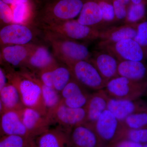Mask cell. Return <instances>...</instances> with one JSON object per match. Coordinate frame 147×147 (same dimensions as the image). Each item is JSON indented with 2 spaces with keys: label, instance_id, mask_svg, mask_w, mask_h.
Wrapping results in <instances>:
<instances>
[{
  "label": "cell",
  "instance_id": "6da1fadb",
  "mask_svg": "<svg viewBox=\"0 0 147 147\" xmlns=\"http://www.w3.org/2000/svg\"><path fill=\"white\" fill-rule=\"evenodd\" d=\"M43 32L44 39L52 48L54 57L61 63L69 67L77 62L89 60L91 57L92 53L85 45Z\"/></svg>",
  "mask_w": 147,
  "mask_h": 147
},
{
  "label": "cell",
  "instance_id": "7a4b0ae2",
  "mask_svg": "<svg viewBox=\"0 0 147 147\" xmlns=\"http://www.w3.org/2000/svg\"><path fill=\"white\" fill-rule=\"evenodd\" d=\"M13 85L16 86L24 107L33 108L47 116L39 80L32 72L22 71L16 74Z\"/></svg>",
  "mask_w": 147,
  "mask_h": 147
},
{
  "label": "cell",
  "instance_id": "3957f363",
  "mask_svg": "<svg viewBox=\"0 0 147 147\" xmlns=\"http://www.w3.org/2000/svg\"><path fill=\"white\" fill-rule=\"evenodd\" d=\"M43 32L50 33L64 39L74 40L97 39L99 30L82 25L77 20L40 24Z\"/></svg>",
  "mask_w": 147,
  "mask_h": 147
},
{
  "label": "cell",
  "instance_id": "277c9868",
  "mask_svg": "<svg viewBox=\"0 0 147 147\" xmlns=\"http://www.w3.org/2000/svg\"><path fill=\"white\" fill-rule=\"evenodd\" d=\"M85 1L50 0L41 10L40 24L72 20L79 16Z\"/></svg>",
  "mask_w": 147,
  "mask_h": 147
},
{
  "label": "cell",
  "instance_id": "5b68a950",
  "mask_svg": "<svg viewBox=\"0 0 147 147\" xmlns=\"http://www.w3.org/2000/svg\"><path fill=\"white\" fill-rule=\"evenodd\" d=\"M104 89L111 98L137 100L146 91L147 80L137 82L118 76L107 82Z\"/></svg>",
  "mask_w": 147,
  "mask_h": 147
},
{
  "label": "cell",
  "instance_id": "8992f818",
  "mask_svg": "<svg viewBox=\"0 0 147 147\" xmlns=\"http://www.w3.org/2000/svg\"><path fill=\"white\" fill-rule=\"evenodd\" d=\"M93 129L106 146L113 145L123 139L126 131L122 122L108 109L100 115Z\"/></svg>",
  "mask_w": 147,
  "mask_h": 147
},
{
  "label": "cell",
  "instance_id": "52a82bcc",
  "mask_svg": "<svg viewBox=\"0 0 147 147\" xmlns=\"http://www.w3.org/2000/svg\"><path fill=\"white\" fill-rule=\"evenodd\" d=\"M69 67L73 78L87 89L96 91L105 88L106 82L90 60L79 61Z\"/></svg>",
  "mask_w": 147,
  "mask_h": 147
},
{
  "label": "cell",
  "instance_id": "ba28073f",
  "mask_svg": "<svg viewBox=\"0 0 147 147\" xmlns=\"http://www.w3.org/2000/svg\"><path fill=\"white\" fill-rule=\"evenodd\" d=\"M50 123L72 130L75 127L84 124L87 118L86 108H71L61 102L55 109L47 115Z\"/></svg>",
  "mask_w": 147,
  "mask_h": 147
},
{
  "label": "cell",
  "instance_id": "9c48e42d",
  "mask_svg": "<svg viewBox=\"0 0 147 147\" xmlns=\"http://www.w3.org/2000/svg\"><path fill=\"white\" fill-rule=\"evenodd\" d=\"M114 56L119 61H143L146 50L132 38L122 40L119 42L99 47Z\"/></svg>",
  "mask_w": 147,
  "mask_h": 147
},
{
  "label": "cell",
  "instance_id": "30bf717a",
  "mask_svg": "<svg viewBox=\"0 0 147 147\" xmlns=\"http://www.w3.org/2000/svg\"><path fill=\"white\" fill-rule=\"evenodd\" d=\"M32 26L15 23L8 24L0 30V41L9 45L32 43L37 33Z\"/></svg>",
  "mask_w": 147,
  "mask_h": 147
},
{
  "label": "cell",
  "instance_id": "8fae6325",
  "mask_svg": "<svg viewBox=\"0 0 147 147\" xmlns=\"http://www.w3.org/2000/svg\"><path fill=\"white\" fill-rule=\"evenodd\" d=\"M71 130L57 126L37 136L32 147H70Z\"/></svg>",
  "mask_w": 147,
  "mask_h": 147
},
{
  "label": "cell",
  "instance_id": "7c38bea8",
  "mask_svg": "<svg viewBox=\"0 0 147 147\" xmlns=\"http://www.w3.org/2000/svg\"><path fill=\"white\" fill-rule=\"evenodd\" d=\"M137 25L124 24L121 26H109L99 30L98 39L100 41L98 47L127 38L134 39L137 35Z\"/></svg>",
  "mask_w": 147,
  "mask_h": 147
},
{
  "label": "cell",
  "instance_id": "4fadbf2b",
  "mask_svg": "<svg viewBox=\"0 0 147 147\" xmlns=\"http://www.w3.org/2000/svg\"><path fill=\"white\" fill-rule=\"evenodd\" d=\"M107 109L122 122L128 116L147 110V103L143 100L115 99L109 98Z\"/></svg>",
  "mask_w": 147,
  "mask_h": 147
},
{
  "label": "cell",
  "instance_id": "5bb4252c",
  "mask_svg": "<svg viewBox=\"0 0 147 147\" xmlns=\"http://www.w3.org/2000/svg\"><path fill=\"white\" fill-rule=\"evenodd\" d=\"M90 61L97 69L106 83L118 76L117 69L119 61L108 52L102 50L94 52L92 54Z\"/></svg>",
  "mask_w": 147,
  "mask_h": 147
},
{
  "label": "cell",
  "instance_id": "9a60e30c",
  "mask_svg": "<svg viewBox=\"0 0 147 147\" xmlns=\"http://www.w3.org/2000/svg\"><path fill=\"white\" fill-rule=\"evenodd\" d=\"M22 121L33 138L49 128L50 121L47 116L33 108L24 107L20 110Z\"/></svg>",
  "mask_w": 147,
  "mask_h": 147
},
{
  "label": "cell",
  "instance_id": "2e32d148",
  "mask_svg": "<svg viewBox=\"0 0 147 147\" xmlns=\"http://www.w3.org/2000/svg\"><path fill=\"white\" fill-rule=\"evenodd\" d=\"M109 96L103 89L91 94L86 107L87 118L85 125L93 129L96 122L101 114L107 109Z\"/></svg>",
  "mask_w": 147,
  "mask_h": 147
},
{
  "label": "cell",
  "instance_id": "e0dca14e",
  "mask_svg": "<svg viewBox=\"0 0 147 147\" xmlns=\"http://www.w3.org/2000/svg\"><path fill=\"white\" fill-rule=\"evenodd\" d=\"M58 63L59 61L46 46L36 45L24 65L38 73L54 68Z\"/></svg>",
  "mask_w": 147,
  "mask_h": 147
},
{
  "label": "cell",
  "instance_id": "ac0fdd59",
  "mask_svg": "<svg viewBox=\"0 0 147 147\" xmlns=\"http://www.w3.org/2000/svg\"><path fill=\"white\" fill-rule=\"evenodd\" d=\"M70 147H105L94 130L84 124L72 129Z\"/></svg>",
  "mask_w": 147,
  "mask_h": 147
},
{
  "label": "cell",
  "instance_id": "d6986e66",
  "mask_svg": "<svg viewBox=\"0 0 147 147\" xmlns=\"http://www.w3.org/2000/svg\"><path fill=\"white\" fill-rule=\"evenodd\" d=\"M77 21L82 25L97 30L104 28L102 11L95 0L85 1Z\"/></svg>",
  "mask_w": 147,
  "mask_h": 147
},
{
  "label": "cell",
  "instance_id": "ffe728a7",
  "mask_svg": "<svg viewBox=\"0 0 147 147\" xmlns=\"http://www.w3.org/2000/svg\"><path fill=\"white\" fill-rule=\"evenodd\" d=\"M1 125L3 131L8 135H18L34 139L22 121L20 110H7L2 117Z\"/></svg>",
  "mask_w": 147,
  "mask_h": 147
},
{
  "label": "cell",
  "instance_id": "44dd1931",
  "mask_svg": "<svg viewBox=\"0 0 147 147\" xmlns=\"http://www.w3.org/2000/svg\"><path fill=\"white\" fill-rule=\"evenodd\" d=\"M36 45L30 43L8 45L3 49V56L5 60L12 65H24Z\"/></svg>",
  "mask_w": 147,
  "mask_h": 147
},
{
  "label": "cell",
  "instance_id": "7402d4cb",
  "mask_svg": "<svg viewBox=\"0 0 147 147\" xmlns=\"http://www.w3.org/2000/svg\"><path fill=\"white\" fill-rule=\"evenodd\" d=\"M118 76L142 82L147 80V67L143 61H122L118 66Z\"/></svg>",
  "mask_w": 147,
  "mask_h": 147
},
{
  "label": "cell",
  "instance_id": "603a6c76",
  "mask_svg": "<svg viewBox=\"0 0 147 147\" xmlns=\"http://www.w3.org/2000/svg\"><path fill=\"white\" fill-rule=\"evenodd\" d=\"M0 98L3 106L7 110H20L24 107L18 90L13 84L6 85L1 90Z\"/></svg>",
  "mask_w": 147,
  "mask_h": 147
},
{
  "label": "cell",
  "instance_id": "cb8c5ba5",
  "mask_svg": "<svg viewBox=\"0 0 147 147\" xmlns=\"http://www.w3.org/2000/svg\"><path fill=\"white\" fill-rule=\"evenodd\" d=\"M13 6V23L32 25L34 15L32 2L20 3Z\"/></svg>",
  "mask_w": 147,
  "mask_h": 147
},
{
  "label": "cell",
  "instance_id": "d4e9b609",
  "mask_svg": "<svg viewBox=\"0 0 147 147\" xmlns=\"http://www.w3.org/2000/svg\"><path fill=\"white\" fill-rule=\"evenodd\" d=\"M53 88L60 93L67 84L73 79L70 68L67 66L58 63L53 69Z\"/></svg>",
  "mask_w": 147,
  "mask_h": 147
},
{
  "label": "cell",
  "instance_id": "484cf974",
  "mask_svg": "<svg viewBox=\"0 0 147 147\" xmlns=\"http://www.w3.org/2000/svg\"><path fill=\"white\" fill-rule=\"evenodd\" d=\"M39 82L42 91L43 102L48 114L55 109L61 102L60 93L54 88L45 86L39 80Z\"/></svg>",
  "mask_w": 147,
  "mask_h": 147
},
{
  "label": "cell",
  "instance_id": "4316f807",
  "mask_svg": "<svg viewBox=\"0 0 147 147\" xmlns=\"http://www.w3.org/2000/svg\"><path fill=\"white\" fill-rule=\"evenodd\" d=\"M146 8L145 3L139 4L131 3L127 8V14L124 24L137 25L142 23L146 16Z\"/></svg>",
  "mask_w": 147,
  "mask_h": 147
},
{
  "label": "cell",
  "instance_id": "83f0119b",
  "mask_svg": "<svg viewBox=\"0 0 147 147\" xmlns=\"http://www.w3.org/2000/svg\"><path fill=\"white\" fill-rule=\"evenodd\" d=\"M122 122L126 129L147 128V110L132 114Z\"/></svg>",
  "mask_w": 147,
  "mask_h": 147
},
{
  "label": "cell",
  "instance_id": "f1b7e54d",
  "mask_svg": "<svg viewBox=\"0 0 147 147\" xmlns=\"http://www.w3.org/2000/svg\"><path fill=\"white\" fill-rule=\"evenodd\" d=\"M34 139L9 135L0 141V147H32Z\"/></svg>",
  "mask_w": 147,
  "mask_h": 147
},
{
  "label": "cell",
  "instance_id": "f546056e",
  "mask_svg": "<svg viewBox=\"0 0 147 147\" xmlns=\"http://www.w3.org/2000/svg\"><path fill=\"white\" fill-rule=\"evenodd\" d=\"M100 7L102 15L104 28L115 23V17L113 4L110 0H95Z\"/></svg>",
  "mask_w": 147,
  "mask_h": 147
},
{
  "label": "cell",
  "instance_id": "4dcf8cb0",
  "mask_svg": "<svg viewBox=\"0 0 147 147\" xmlns=\"http://www.w3.org/2000/svg\"><path fill=\"white\" fill-rule=\"evenodd\" d=\"M88 89L73 78L61 92L62 100L88 92Z\"/></svg>",
  "mask_w": 147,
  "mask_h": 147
},
{
  "label": "cell",
  "instance_id": "1f68e13d",
  "mask_svg": "<svg viewBox=\"0 0 147 147\" xmlns=\"http://www.w3.org/2000/svg\"><path fill=\"white\" fill-rule=\"evenodd\" d=\"M91 94L88 92L83 93L73 97L62 100L64 105L71 108H84L86 106Z\"/></svg>",
  "mask_w": 147,
  "mask_h": 147
},
{
  "label": "cell",
  "instance_id": "d6a6232c",
  "mask_svg": "<svg viewBox=\"0 0 147 147\" xmlns=\"http://www.w3.org/2000/svg\"><path fill=\"white\" fill-rule=\"evenodd\" d=\"M123 139L140 144H147V128L126 129Z\"/></svg>",
  "mask_w": 147,
  "mask_h": 147
},
{
  "label": "cell",
  "instance_id": "836d02e7",
  "mask_svg": "<svg viewBox=\"0 0 147 147\" xmlns=\"http://www.w3.org/2000/svg\"><path fill=\"white\" fill-rule=\"evenodd\" d=\"M137 33L134 40L145 50L147 48V21H143L137 24Z\"/></svg>",
  "mask_w": 147,
  "mask_h": 147
},
{
  "label": "cell",
  "instance_id": "e575fe53",
  "mask_svg": "<svg viewBox=\"0 0 147 147\" xmlns=\"http://www.w3.org/2000/svg\"><path fill=\"white\" fill-rule=\"evenodd\" d=\"M0 21L5 24L13 22L12 9L2 0H0Z\"/></svg>",
  "mask_w": 147,
  "mask_h": 147
},
{
  "label": "cell",
  "instance_id": "d590c367",
  "mask_svg": "<svg viewBox=\"0 0 147 147\" xmlns=\"http://www.w3.org/2000/svg\"><path fill=\"white\" fill-rule=\"evenodd\" d=\"M112 2L115 11V22L124 21L127 14V7L123 4L115 0H110Z\"/></svg>",
  "mask_w": 147,
  "mask_h": 147
},
{
  "label": "cell",
  "instance_id": "8d00e7d4",
  "mask_svg": "<svg viewBox=\"0 0 147 147\" xmlns=\"http://www.w3.org/2000/svg\"><path fill=\"white\" fill-rule=\"evenodd\" d=\"M53 68L44 69L38 72V78L40 82L47 86L53 88Z\"/></svg>",
  "mask_w": 147,
  "mask_h": 147
},
{
  "label": "cell",
  "instance_id": "74e56055",
  "mask_svg": "<svg viewBox=\"0 0 147 147\" xmlns=\"http://www.w3.org/2000/svg\"><path fill=\"white\" fill-rule=\"evenodd\" d=\"M142 144L132 142L128 139H123L110 145V147H143Z\"/></svg>",
  "mask_w": 147,
  "mask_h": 147
},
{
  "label": "cell",
  "instance_id": "f35d334b",
  "mask_svg": "<svg viewBox=\"0 0 147 147\" xmlns=\"http://www.w3.org/2000/svg\"><path fill=\"white\" fill-rule=\"evenodd\" d=\"M4 2L8 5H14L20 3L31 2L32 0H2Z\"/></svg>",
  "mask_w": 147,
  "mask_h": 147
},
{
  "label": "cell",
  "instance_id": "ab89813d",
  "mask_svg": "<svg viewBox=\"0 0 147 147\" xmlns=\"http://www.w3.org/2000/svg\"><path fill=\"white\" fill-rule=\"evenodd\" d=\"M6 85V77L3 70L0 68V91Z\"/></svg>",
  "mask_w": 147,
  "mask_h": 147
},
{
  "label": "cell",
  "instance_id": "60d3db41",
  "mask_svg": "<svg viewBox=\"0 0 147 147\" xmlns=\"http://www.w3.org/2000/svg\"><path fill=\"white\" fill-rule=\"evenodd\" d=\"M115 1H117L125 5L126 6L127 8H128V7L131 3L130 0H115Z\"/></svg>",
  "mask_w": 147,
  "mask_h": 147
},
{
  "label": "cell",
  "instance_id": "b9f144b4",
  "mask_svg": "<svg viewBox=\"0 0 147 147\" xmlns=\"http://www.w3.org/2000/svg\"><path fill=\"white\" fill-rule=\"evenodd\" d=\"M131 3L134 4H139L142 3H145V0H130Z\"/></svg>",
  "mask_w": 147,
  "mask_h": 147
},
{
  "label": "cell",
  "instance_id": "7bdbcfd3",
  "mask_svg": "<svg viewBox=\"0 0 147 147\" xmlns=\"http://www.w3.org/2000/svg\"><path fill=\"white\" fill-rule=\"evenodd\" d=\"M3 105L1 101V98H0V113H1V110H2L3 109Z\"/></svg>",
  "mask_w": 147,
  "mask_h": 147
},
{
  "label": "cell",
  "instance_id": "ee69618b",
  "mask_svg": "<svg viewBox=\"0 0 147 147\" xmlns=\"http://www.w3.org/2000/svg\"><path fill=\"white\" fill-rule=\"evenodd\" d=\"M143 147H147V144H146L143 146Z\"/></svg>",
  "mask_w": 147,
  "mask_h": 147
},
{
  "label": "cell",
  "instance_id": "f6af8a7d",
  "mask_svg": "<svg viewBox=\"0 0 147 147\" xmlns=\"http://www.w3.org/2000/svg\"><path fill=\"white\" fill-rule=\"evenodd\" d=\"M1 53H0V59H1Z\"/></svg>",
  "mask_w": 147,
  "mask_h": 147
},
{
  "label": "cell",
  "instance_id": "bcb514c9",
  "mask_svg": "<svg viewBox=\"0 0 147 147\" xmlns=\"http://www.w3.org/2000/svg\"><path fill=\"white\" fill-rule=\"evenodd\" d=\"M147 1V0H145V1L146 2H146Z\"/></svg>",
  "mask_w": 147,
  "mask_h": 147
},
{
  "label": "cell",
  "instance_id": "7dc6e473",
  "mask_svg": "<svg viewBox=\"0 0 147 147\" xmlns=\"http://www.w3.org/2000/svg\"><path fill=\"white\" fill-rule=\"evenodd\" d=\"M146 55H147V48L146 50Z\"/></svg>",
  "mask_w": 147,
  "mask_h": 147
}]
</instances>
